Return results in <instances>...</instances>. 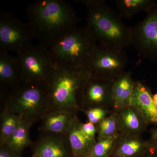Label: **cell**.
Segmentation results:
<instances>
[{
  "label": "cell",
  "mask_w": 157,
  "mask_h": 157,
  "mask_svg": "<svg viewBox=\"0 0 157 157\" xmlns=\"http://www.w3.org/2000/svg\"><path fill=\"white\" fill-rule=\"evenodd\" d=\"M28 24L39 44L49 48L76 28L78 18L63 0H39L27 9Z\"/></svg>",
  "instance_id": "cell-1"
},
{
  "label": "cell",
  "mask_w": 157,
  "mask_h": 157,
  "mask_svg": "<svg viewBox=\"0 0 157 157\" xmlns=\"http://www.w3.org/2000/svg\"><path fill=\"white\" fill-rule=\"evenodd\" d=\"M86 8L85 29L97 44L124 48L132 45L131 28L103 0H78Z\"/></svg>",
  "instance_id": "cell-2"
},
{
  "label": "cell",
  "mask_w": 157,
  "mask_h": 157,
  "mask_svg": "<svg viewBox=\"0 0 157 157\" xmlns=\"http://www.w3.org/2000/svg\"><path fill=\"white\" fill-rule=\"evenodd\" d=\"M90 77L85 69H64L54 66L47 83L50 111L66 110L76 113L81 110L82 91Z\"/></svg>",
  "instance_id": "cell-3"
},
{
  "label": "cell",
  "mask_w": 157,
  "mask_h": 157,
  "mask_svg": "<svg viewBox=\"0 0 157 157\" xmlns=\"http://www.w3.org/2000/svg\"><path fill=\"white\" fill-rule=\"evenodd\" d=\"M85 28L76 27L48 48L54 66L68 69H85L97 45Z\"/></svg>",
  "instance_id": "cell-4"
},
{
  "label": "cell",
  "mask_w": 157,
  "mask_h": 157,
  "mask_svg": "<svg viewBox=\"0 0 157 157\" xmlns=\"http://www.w3.org/2000/svg\"><path fill=\"white\" fill-rule=\"evenodd\" d=\"M5 108L12 113L35 123L50 111L47 84L24 82L11 92Z\"/></svg>",
  "instance_id": "cell-5"
},
{
  "label": "cell",
  "mask_w": 157,
  "mask_h": 157,
  "mask_svg": "<svg viewBox=\"0 0 157 157\" xmlns=\"http://www.w3.org/2000/svg\"><path fill=\"white\" fill-rule=\"evenodd\" d=\"M128 62L124 48L97 44L93 49L86 69L90 76L114 81L124 72Z\"/></svg>",
  "instance_id": "cell-6"
},
{
  "label": "cell",
  "mask_w": 157,
  "mask_h": 157,
  "mask_svg": "<svg viewBox=\"0 0 157 157\" xmlns=\"http://www.w3.org/2000/svg\"><path fill=\"white\" fill-rule=\"evenodd\" d=\"M16 57L24 82L47 84L54 68L48 48L33 44Z\"/></svg>",
  "instance_id": "cell-7"
},
{
  "label": "cell",
  "mask_w": 157,
  "mask_h": 157,
  "mask_svg": "<svg viewBox=\"0 0 157 157\" xmlns=\"http://www.w3.org/2000/svg\"><path fill=\"white\" fill-rule=\"evenodd\" d=\"M35 39L28 23L6 11L0 13V50L16 55L33 44Z\"/></svg>",
  "instance_id": "cell-8"
},
{
  "label": "cell",
  "mask_w": 157,
  "mask_h": 157,
  "mask_svg": "<svg viewBox=\"0 0 157 157\" xmlns=\"http://www.w3.org/2000/svg\"><path fill=\"white\" fill-rule=\"evenodd\" d=\"M142 21L132 28V43L140 56L157 61V3Z\"/></svg>",
  "instance_id": "cell-9"
},
{
  "label": "cell",
  "mask_w": 157,
  "mask_h": 157,
  "mask_svg": "<svg viewBox=\"0 0 157 157\" xmlns=\"http://www.w3.org/2000/svg\"><path fill=\"white\" fill-rule=\"evenodd\" d=\"M113 81L90 76L82 91L81 110L94 108H113L112 88Z\"/></svg>",
  "instance_id": "cell-10"
},
{
  "label": "cell",
  "mask_w": 157,
  "mask_h": 157,
  "mask_svg": "<svg viewBox=\"0 0 157 157\" xmlns=\"http://www.w3.org/2000/svg\"><path fill=\"white\" fill-rule=\"evenodd\" d=\"M32 157H73L67 135L43 133L33 148Z\"/></svg>",
  "instance_id": "cell-11"
},
{
  "label": "cell",
  "mask_w": 157,
  "mask_h": 157,
  "mask_svg": "<svg viewBox=\"0 0 157 157\" xmlns=\"http://www.w3.org/2000/svg\"><path fill=\"white\" fill-rule=\"evenodd\" d=\"M151 140L140 136L120 134L110 157H140L151 148Z\"/></svg>",
  "instance_id": "cell-12"
},
{
  "label": "cell",
  "mask_w": 157,
  "mask_h": 157,
  "mask_svg": "<svg viewBox=\"0 0 157 157\" xmlns=\"http://www.w3.org/2000/svg\"><path fill=\"white\" fill-rule=\"evenodd\" d=\"M76 118V113L72 111L52 110L42 118L40 129L42 133L67 135Z\"/></svg>",
  "instance_id": "cell-13"
},
{
  "label": "cell",
  "mask_w": 157,
  "mask_h": 157,
  "mask_svg": "<svg viewBox=\"0 0 157 157\" xmlns=\"http://www.w3.org/2000/svg\"><path fill=\"white\" fill-rule=\"evenodd\" d=\"M132 105L144 117L148 124L157 125V107L150 90L139 81H135Z\"/></svg>",
  "instance_id": "cell-14"
},
{
  "label": "cell",
  "mask_w": 157,
  "mask_h": 157,
  "mask_svg": "<svg viewBox=\"0 0 157 157\" xmlns=\"http://www.w3.org/2000/svg\"><path fill=\"white\" fill-rule=\"evenodd\" d=\"M135 83L132 73L126 71L114 80L112 88L113 111L118 112L132 105Z\"/></svg>",
  "instance_id": "cell-15"
},
{
  "label": "cell",
  "mask_w": 157,
  "mask_h": 157,
  "mask_svg": "<svg viewBox=\"0 0 157 157\" xmlns=\"http://www.w3.org/2000/svg\"><path fill=\"white\" fill-rule=\"evenodd\" d=\"M118 114L120 134L140 136L148 125L141 113L132 105L122 109Z\"/></svg>",
  "instance_id": "cell-16"
},
{
  "label": "cell",
  "mask_w": 157,
  "mask_h": 157,
  "mask_svg": "<svg viewBox=\"0 0 157 157\" xmlns=\"http://www.w3.org/2000/svg\"><path fill=\"white\" fill-rule=\"evenodd\" d=\"M0 81L11 92L17 89L24 83L20 72L16 56L0 50Z\"/></svg>",
  "instance_id": "cell-17"
},
{
  "label": "cell",
  "mask_w": 157,
  "mask_h": 157,
  "mask_svg": "<svg viewBox=\"0 0 157 157\" xmlns=\"http://www.w3.org/2000/svg\"><path fill=\"white\" fill-rule=\"evenodd\" d=\"M67 137L73 157H87L97 142L96 139L90 138L83 133L77 118L72 124Z\"/></svg>",
  "instance_id": "cell-18"
},
{
  "label": "cell",
  "mask_w": 157,
  "mask_h": 157,
  "mask_svg": "<svg viewBox=\"0 0 157 157\" xmlns=\"http://www.w3.org/2000/svg\"><path fill=\"white\" fill-rule=\"evenodd\" d=\"M115 3L120 17L131 18L140 11L147 13L156 2L152 0H117Z\"/></svg>",
  "instance_id": "cell-19"
},
{
  "label": "cell",
  "mask_w": 157,
  "mask_h": 157,
  "mask_svg": "<svg viewBox=\"0 0 157 157\" xmlns=\"http://www.w3.org/2000/svg\"><path fill=\"white\" fill-rule=\"evenodd\" d=\"M34 123L32 121L22 118L18 128L6 145L21 152L26 147L32 145L33 142L30 137L29 131Z\"/></svg>",
  "instance_id": "cell-20"
},
{
  "label": "cell",
  "mask_w": 157,
  "mask_h": 157,
  "mask_svg": "<svg viewBox=\"0 0 157 157\" xmlns=\"http://www.w3.org/2000/svg\"><path fill=\"white\" fill-rule=\"evenodd\" d=\"M22 117L4 109L1 116L0 146L6 145L18 128Z\"/></svg>",
  "instance_id": "cell-21"
},
{
  "label": "cell",
  "mask_w": 157,
  "mask_h": 157,
  "mask_svg": "<svg viewBox=\"0 0 157 157\" xmlns=\"http://www.w3.org/2000/svg\"><path fill=\"white\" fill-rule=\"evenodd\" d=\"M97 140L105 137L115 136L119 134L118 131V114L113 111L104 120L96 125Z\"/></svg>",
  "instance_id": "cell-22"
},
{
  "label": "cell",
  "mask_w": 157,
  "mask_h": 157,
  "mask_svg": "<svg viewBox=\"0 0 157 157\" xmlns=\"http://www.w3.org/2000/svg\"><path fill=\"white\" fill-rule=\"evenodd\" d=\"M118 135L97 140L91 151L87 157H109L113 151Z\"/></svg>",
  "instance_id": "cell-23"
},
{
  "label": "cell",
  "mask_w": 157,
  "mask_h": 157,
  "mask_svg": "<svg viewBox=\"0 0 157 157\" xmlns=\"http://www.w3.org/2000/svg\"><path fill=\"white\" fill-rule=\"evenodd\" d=\"M88 121L97 124L113 112V110L104 108H94L84 110Z\"/></svg>",
  "instance_id": "cell-24"
},
{
  "label": "cell",
  "mask_w": 157,
  "mask_h": 157,
  "mask_svg": "<svg viewBox=\"0 0 157 157\" xmlns=\"http://www.w3.org/2000/svg\"><path fill=\"white\" fill-rule=\"evenodd\" d=\"M81 128L86 136L92 139H96L95 135L97 132L95 124L88 121L85 123L81 122Z\"/></svg>",
  "instance_id": "cell-25"
},
{
  "label": "cell",
  "mask_w": 157,
  "mask_h": 157,
  "mask_svg": "<svg viewBox=\"0 0 157 157\" xmlns=\"http://www.w3.org/2000/svg\"><path fill=\"white\" fill-rule=\"evenodd\" d=\"M22 152L16 151L7 145L0 146V157H21Z\"/></svg>",
  "instance_id": "cell-26"
},
{
  "label": "cell",
  "mask_w": 157,
  "mask_h": 157,
  "mask_svg": "<svg viewBox=\"0 0 157 157\" xmlns=\"http://www.w3.org/2000/svg\"><path fill=\"white\" fill-rule=\"evenodd\" d=\"M140 157H157V152L152 147L150 150Z\"/></svg>",
  "instance_id": "cell-27"
},
{
  "label": "cell",
  "mask_w": 157,
  "mask_h": 157,
  "mask_svg": "<svg viewBox=\"0 0 157 157\" xmlns=\"http://www.w3.org/2000/svg\"><path fill=\"white\" fill-rule=\"evenodd\" d=\"M151 141L157 142V128L151 130Z\"/></svg>",
  "instance_id": "cell-28"
},
{
  "label": "cell",
  "mask_w": 157,
  "mask_h": 157,
  "mask_svg": "<svg viewBox=\"0 0 157 157\" xmlns=\"http://www.w3.org/2000/svg\"><path fill=\"white\" fill-rule=\"evenodd\" d=\"M153 101L155 104V105H156L157 107V94H155L154 95H153Z\"/></svg>",
  "instance_id": "cell-29"
},
{
  "label": "cell",
  "mask_w": 157,
  "mask_h": 157,
  "mask_svg": "<svg viewBox=\"0 0 157 157\" xmlns=\"http://www.w3.org/2000/svg\"><path fill=\"white\" fill-rule=\"evenodd\" d=\"M152 144V147L157 152V142H154V141H151Z\"/></svg>",
  "instance_id": "cell-30"
},
{
  "label": "cell",
  "mask_w": 157,
  "mask_h": 157,
  "mask_svg": "<svg viewBox=\"0 0 157 157\" xmlns=\"http://www.w3.org/2000/svg\"></svg>",
  "instance_id": "cell-31"
},
{
  "label": "cell",
  "mask_w": 157,
  "mask_h": 157,
  "mask_svg": "<svg viewBox=\"0 0 157 157\" xmlns=\"http://www.w3.org/2000/svg\"></svg>",
  "instance_id": "cell-32"
},
{
  "label": "cell",
  "mask_w": 157,
  "mask_h": 157,
  "mask_svg": "<svg viewBox=\"0 0 157 157\" xmlns=\"http://www.w3.org/2000/svg\"></svg>",
  "instance_id": "cell-33"
}]
</instances>
